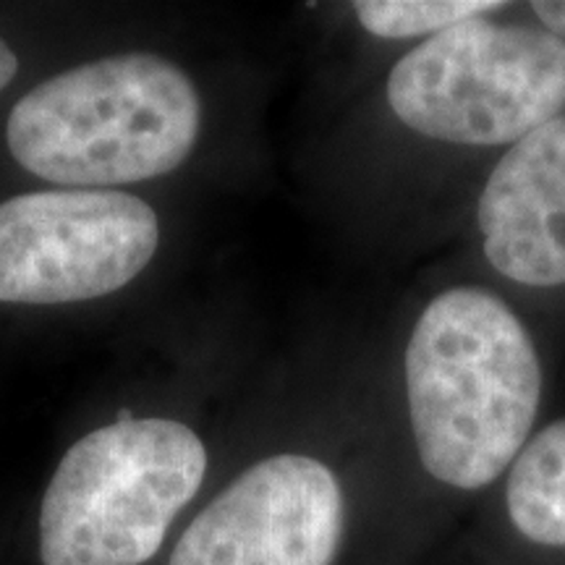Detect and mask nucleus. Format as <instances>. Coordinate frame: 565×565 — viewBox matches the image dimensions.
<instances>
[{"instance_id":"f257e3e1","label":"nucleus","mask_w":565,"mask_h":565,"mask_svg":"<svg viewBox=\"0 0 565 565\" xmlns=\"http://www.w3.org/2000/svg\"><path fill=\"white\" fill-rule=\"evenodd\" d=\"M406 391L424 469L458 490H479L524 450L540 412L542 366L508 303L461 286L416 320Z\"/></svg>"},{"instance_id":"f03ea898","label":"nucleus","mask_w":565,"mask_h":565,"mask_svg":"<svg viewBox=\"0 0 565 565\" xmlns=\"http://www.w3.org/2000/svg\"><path fill=\"white\" fill-rule=\"evenodd\" d=\"M202 131V97L171 58L113 53L53 74L13 105L6 145L61 189H116L179 171Z\"/></svg>"},{"instance_id":"7ed1b4c3","label":"nucleus","mask_w":565,"mask_h":565,"mask_svg":"<svg viewBox=\"0 0 565 565\" xmlns=\"http://www.w3.org/2000/svg\"><path fill=\"white\" fill-rule=\"evenodd\" d=\"M207 448L183 422L118 419L79 437L42 494V565H145L194 500Z\"/></svg>"},{"instance_id":"20e7f679","label":"nucleus","mask_w":565,"mask_h":565,"mask_svg":"<svg viewBox=\"0 0 565 565\" xmlns=\"http://www.w3.org/2000/svg\"><path fill=\"white\" fill-rule=\"evenodd\" d=\"M387 103L408 129L454 145H515L565 110V40L475 19L395 63Z\"/></svg>"},{"instance_id":"39448f33","label":"nucleus","mask_w":565,"mask_h":565,"mask_svg":"<svg viewBox=\"0 0 565 565\" xmlns=\"http://www.w3.org/2000/svg\"><path fill=\"white\" fill-rule=\"evenodd\" d=\"M160 217L118 189H47L0 202V303L58 307L110 296L150 267Z\"/></svg>"},{"instance_id":"423d86ee","label":"nucleus","mask_w":565,"mask_h":565,"mask_svg":"<svg viewBox=\"0 0 565 565\" xmlns=\"http://www.w3.org/2000/svg\"><path fill=\"white\" fill-rule=\"evenodd\" d=\"M343 536V492L333 471L303 454L249 466L217 494L168 565H333Z\"/></svg>"},{"instance_id":"0eeeda50","label":"nucleus","mask_w":565,"mask_h":565,"mask_svg":"<svg viewBox=\"0 0 565 565\" xmlns=\"http://www.w3.org/2000/svg\"><path fill=\"white\" fill-rule=\"evenodd\" d=\"M484 257L524 286H565V116L515 141L479 196Z\"/></svg>"},{"instance_id":"6e6552de","label":"nucleus","mask_w":565,"mask_h":565,"mask_svg":"<svg viewBox=\"0 0 565 565\" xmlns=\"http://www.w3.org/2000/svg\"><path fill=\"white\" fill-rule=\"evenodd\" d=\"M505 503L529 542L565 547V419L542 429L515 456Z\"/></svg>"},{"instance_id":"1a4fd4ad","label":"nucleus","mask_w":565,"mask_h":565,"mask_svg":"<svg viewBox=\"0 0 565 565\" xmlns=\"http://www.w3.org/2000/svg\"><path fill=\"white\" fill-rule=\"evenodd\" d=\"M500 0H359L356 19L366 32L385 40L422 38L454 30L466 21L500 11Z\"/></svg>"},{"instance_id":"9d476101","label":"nucleus","mask_w":565,"mask_h":565,"mask_svg":"<svg viewBox=\"0 0 565 565\" xmlns=\"http://www.w3.org/2000/svg\"><path fill=\"white\" fill-rule=\"evenodd\" d=\"M532 9L550 34L565 40V0H536Z\"/></svg>"},{"instance_id":"9b49d317","label":"nucleus","mask_w":565,"mask_h":565,"mask_svg":"<svg viewBox=\"0 0 565 565\" xmlns=\"http://www.w3.org/2000/svg\"><path fill=\"white\" fill-rule=\"evenodd\" d=\"M17 74H19L17 53H13L9 42L0 38V92L11 87V82L17 79Z\"/></svg>"}]
</instances>
